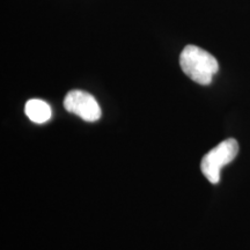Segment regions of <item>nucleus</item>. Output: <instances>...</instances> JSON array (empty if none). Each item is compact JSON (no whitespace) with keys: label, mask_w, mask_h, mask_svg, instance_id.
Here are the masks:
<instances>
[{"label":"nucleus","mask_w":250,"mask_h":250,"mask_svg":"<svg viewBox=\"0 0 250 250\" xmlns=\"http://www.w3.org/2000/svg\"><path fill=\"white\" fill-rule=\"evenodd\" d=\"M64 108L86 122H95L101 117V108L93 95L83 90H71L64 99Z\"/></svg>","instance_id":"nucleus-3"},{"label":"nucleus","mask_w":250,"mask_h":250,"mask_svg":"<svg viewBox=\"0 0 250 250\" xmlns=\"http://www.w3.org/2000/svg\"><path fill=\"white\" fill-rule=\"evenodd\" d=\"M239 153V144L235 139H226L206 153L201 164L202 173L208 182L217 184L220 181V170L230 164Z\"/></svg>","instance_id":"nucleus-2"},{"label":"nucleus","mask_w":250,"mask_h":250,"mask_svg":"<svg viewBox=\"0 0 250 250\" xmlns=\"http://www.w3.org/2000/svg\"><path fill=\"white\" fill-rule=\"evenodd\" d=\"M24 112H26L27 117L31 122L37 124L45 123L51 118V108H50V105L39 99L29 100L26 103Z\"/></svg>","instance_id":"nucleus-4"},{"label":"nucleus","mask_w":250,"mask_h":250,"mask_svg":"<svg viewBox=\"0 0 250 250\" xmlns=\"http://www.w3.org/2000/svg\"><path fill=\"white\" fill-rule=\"evenodd\" d=\"M180 65L184 73L199 85H208L219 70V64L210 52L196 45H187L181 52Z\"/></svg>","instance_id":"nucleus-1"}]
</instances>
